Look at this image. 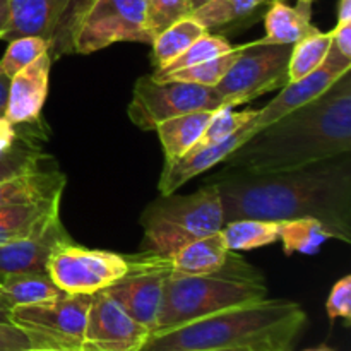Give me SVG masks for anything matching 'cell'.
I'll list each match as a JSON object with an SVG mask.
<instances>
[{
    "label": "cell",
    "mask_w": 351,
    "mask_h": 351,
    "mask_svg": "<svg viewBox=\"0 0 351 351\" xmlns=\"http://www.w3.org/2000/svg\"><path fill=\"white\" fill-rule=\"evenodd\" d=\"M67 177L55 167L41 168L0 182V208L62 197Z\"/></svg>",
    "instance_id": "ac0fdd59"
},
{
    "label": "cell",
    "mask_w": 351,
    "mask_h": 351,
    "mask_svg": "<svg viewBox=\"0 0 351 351\" xmlns=\"http://www.w3.org/2000/svg\"><path fill=\"white\" fill-rule=\"evenodd\" d=\"M69 242L72 239L58 216L36 235L0 245V276L9 273L45 274L51 254Z\"/></svg>",
    "instance_id": "5bb4252c"
},
{
    "label": "cell",
    "mask_w": 351,
    "mask_h": 351,
    "mask_svg": "<svg viewBox=\"0 0 351 351\" xmlns=\"http://www.w3.org/2000/svg\"><path fill=\"white\" fill-rule=\"evenodd\" d=\"M53 60L43 53L36 60L10 77L9 95L3 115L12 123H29L41 119L45 99L48 95L50 69Z\"/></svg>",
    "instance_id": "9a60e30c"
},
{
    "label": "cell",
    "mask_w": 351,
    "mask_h": 351,
    "mask_svg": "<svg viewBox=\"0 0 351 351\" xmlns=\"http://www.w3.org/2000/svg\"><path fill=\"white\" fill-rule=\"evenodd\" d=\"M307 315L297 302L264 298L228 308L161 332H151L139 351H192L225 348L290 350Z\"/></svg>",
    "instance_id": "3957f363"
},
{
    "label": "cell",
    "mask_w": 351,
    "mask_h": 351,
    "mask_svg": "<svg viewBox=\"0 0 351 351\" xmlns=\"http://www.w3.org/2000/svg\"><path fill=\"white\" fill-rule=\"evenodd\" d=\"M312 7L314 0H298L295 7L283 0H273L264 17L266 36L261 40L273 45H295L314 34L319 29L312 24Z\"/></svg>",
    "instance_id": "d6986e66"
},
{
    "label": "cell",
    "mask_w": 351,
    "mask_h": 351,
    "mask_svg": "<svg viewBox=\"0 0 351 351\" xmlns=\"http://www.w3.org/2000/svg\"><path fill=\"white\" fill-rule=\"evenodd\" d=\"M170 271L167 257L141 252L134 256L132 271L105 288V291L134 321L153 332L163 302L165 281Z\"/></svg>",
    "instance_id": "8fae6325"
},
{
    "label": "cell",
    "mask_w": 351,
    "mask_h": 351,
    "mask_svg": "<svg viewBox=\"0 0 351 351\" xmlns=\"http://www.w3.org/2000/svg\"><path fill=\"white\" fill-rule=\"evenodd\" d=\"M256 117H257V110L233 112V108H230V106H221V108H218L215 113H213L208 127H206L202 136L199 137L197 143L194 144V147H192L189 153L204 149V147H209V146H215V144L218 143H223V141L228 139L230 136H233L237 130H240L242 127H245L247 123L252 122Z\"/></svg>",
    "instance_id": "f546056e"
},
{
    "label": "cell",
    "mask_w": 351,
    "mask_h": 351,
    "mask_svg": "<svg viewBox=\"0 0 351 351\" xmlns=\"http://www.w3.org/2000/svg\"><path fill=\"white\" fill-rule=\"evenodd\" d=\"M293 45H273L263 40L242 45L215 91L226 106L245 105L266 93L276 91L290 82L288 62Z\"/></svg>",
    "instance_id": "8992f818"
},
{
    "label": "cell",
    "mask_w": 351,
    "mask_h": 351,
    "mask_svg": "<svg viewBox=\"0 0 351 351\" xmlns=\"http://www.w3.org/2000/svg\"><path fill=\"white\" fill-rule=\"evenodd\" d=\"M29 350H40V346L24 329L12 322H0V351Z\"/></svg>",
    "instance_id": "e575fe53"
},
{
    "label": "cell",
    "mask_w": 351,
    "mask_h": 351,
    "mask_svg": "<svg viewBox=\"0 0 351 351\" xmlns=\"http://www.w3.org/2000/svg\"><path fill=\"white\" fill-rule=\"evenodd\" d=\"M326 311L331 321L345 319L350 322L351 319V276H345L338 280L329 293L326 302Z\"/></svg>",
    "instance_id": "836d02e7"
},
{
    "label": "cell",
    "mask_w": 351,
    "mask_h": 351,
    "mask_svg": "<svg viewBox=\"0 0 351 351\" xmlns=\"http://www.w3.org/2000/svg\"><path fill=\"white\" fill-rule=\"evenodd\" d=\"M242 47H233L232 50L226 51V53L219 55V57L211 58L208 62H202V64L192 65V67L178 69V71L171 72H154L153 77L156 81L168 82V81H178V82H191V84H199L206 86V88H215L219 81L223 79V75L228 72V69L232 67L233 62L239 57Z\"/></svg>",
    "instance_id": "83f0119b"
},
{
    "label": "cell",
    "mask_w": 351,
    "mask_h": 351,
    "mask_svg": "<svg viewBox=\"0 0 351 351\" xmlns=\"http://www.w3.org/2000/svg\"><path fill=\"white\" fill-rule=\"evenodd\" d=\"M192 351H273L266 348H252V346H242V348H225V350H192Z\"/></svg>",
    "instance_id": "60d3db41"
},
{
    "label": "cell",
    "mask_w": 351,
    "mask_h": 351,
    "mask_svg": "<svg viewBox=\"0 0 351 351\" xmlns=\"http://www.w3.org/2000/svg\"><path fill=\"white\" fill-rule=\"evenodd\" d=\"M254 120L250 123H247L245 127H242L240 130H237L233 136H230L228 139H225L223 143L204 147V149L192 151V153L184 154L180 160L171 161V163H165L160 182H158L160 194H173L177 189H180L182 185L187 184L189 180H192V178L197 177V175L204 173V171L211 170L216 165L223 163L237 147L242 146L249 137H252L254 134L257 132L256 127H254Z\"/></svg>",
    "instance_id": "2e32d148"
},
{
    "label": "cell",
    "mask_w": 351,
    "mask_h": 351,
    "mask_svg": "<svg viewBox=\"0 0 351 351\" xmlns=\"http://www.w3.org/2000/svg\"><path fill=\"white\" fill-rule=\"evenodd\" d=\"M65 295L47 273H9L0 276V304L9 312L19 305L43 304Z\"/></svg>",
    "instance_id": "7402d4cb"
},
{
    "label": "cell",
    "mask_w": 351,
    "mask_h": 351,
    "mask_svg": "<svg viewBox=\"0 0 351 351\" xmlns=\"http://www.w3.org/2000/svg\"><path fill=\"white\" fill-rule=\"evenodd\" d=\"M149 335L101 290L93 295L81 351H139Z\"/></svg>",
    "instance_id": "7c38bea8"
},
{
    "label": "cell",
    "mask_w": 351,
    "mask_h": 351,
    "mask_svg": "<svg viewBox=\"0 0 351 351\" xmlns=\"http://www.w3.org/2000/svg\"><path fill=\"white\" fill-rule=\"evenodd\" d=\"M273 0H209L191 14L206 31L223 29V27L240 24L247 17L254 16L257 9Z\"/></svg>",
    "instance_id": "484cf974"
},
{
    "label": "cell",
    "mask_w": 351,
    "mask_h": 351,
    "mask_svg": "<svg viewBox=\"0 0 351 351\" xmlns=\"http://www.w3.org/2000/svg\"><path fill=\"white\" fill-rule=\"evenodd\" d=\"M208 182L219 192L223 225L314 218L331 239L351 243V153L274 173L221 170Z\"/></svg>",
    "instance_id": "6da1fadb"
},
{
    "label": "cell",
    "mask_w": 351,
    "mask_h": 351,
    "mask_svg": "<svg viewBox=\"0 0 351 351\" xmlns=\"http://www.w3.org/2000/svg\"><path fill=\"white\" fill-rule=\"evenodd\" d=\"M331 239L321 221L314 218H297L281 223L280 240L283 243L285 256L291 254H315Z\"/></svg>",
    "instance_id": "4316f807"
},
{
    "label": "cell",
    "mask_w": 351,
    "mask_h": 351,
    "mask_svg": "<svg viewBox=\"0 0 351 351\" xmlns=\"http://www.w3.org/2000/svg\"><path fill=\"white\" fill-rule=\"evenodd\" d=\"M48 50H50V45L40 36L27 34V36L14 38L9 41V47L0 60V72L10 79L31 62L36 60L38 57L48 53Z\"/></svg>",
    "instance_id": "4dcf8cb0"
},
{
    "label": "cell",
    "mask_w": 351,
    "mask_h": 351,
    "mask_svg": "<svg viewBox=\"0 0 351 351\" xmlns=\"http://www.w3.org/2000/svg\"><path fill=\"white\" fill-rule=\"evenodd\" d=\"M230 252L232 250L226 247L221 232H216L213 235L202 237V239L192 240L182 245L168 257V263L173 273L202 276V274H211L221 269Z\"/></svg>",
    "instance_id": "44dd1931"
},
{
    "label": "cell",
    "mask_w": 351,
    "mask_h": 351,
    "mask_svg": "<svg viewBox=\"0 0 351 351\" xmlns=\"http://www.w3.org/2000/svg\"><path fill=\"white\" fill-rule=\"evenodd\" d=\"M144 2H146L147 31L153 40L168 26L191 16L194 10L191 0H144Z\"/></svg>",
    "instance_id": "d6a6232c"
},
{
    "label": "cell",
    "mask_w": 351,
    "mask_h": 351,
    "mask_svg": "<svg viewBox=\"0 0 351 351\" xmlns=\"http://www.w3.org/2000/svg\"><path fill=\"white\" fill-rule=\"evenodd\" d=\"M215 112L216 110H201V112L185 113V115L165 120L154 129L163 146L165 160H167L165 163L180 160L194 147Z\"/></svg>",
    "instance_id": "603a6c76"
},
{
    "label": "cell",
    "mask_w": 351,
    "mask_h": 351,
    "mask_svg": "<svg viewBox=\"0 0 351 351\" xmlns=\"http://www.w3.org/2000/svg\"><path fill=\"white\" fill-rule=\"evenodd\" d=\"M10 21V2L9 0H0V40L5 34Z\"/></svg>",
    "instance_id": "74e56055"
},
{
    "label": "cell",
    "mask_w": 351,
    "mask_h": 351,
    "mask_svg": "<svg viewBox=\"0 0 351 351\" xmlns=\"http://www.w3.org/2000/svg\"><path fill=\"white\" fill-rule=\"evenodd\" d=\"M0 322H10V312H9V308L3 307L2 304H0Z\"/></svg>",
    "instance_id": "b9f144b4"
},
{
    "label": "cell",
    "mask_w": 351,
    "mask_h": 351,
    "mask_svg": "<svg viewBox=\"0 0 351 351\" xmlns=\"http://www.w3.org/2000/svg\"><path fill=\"white\" fill-rule=\"evenodd\" d=\"M141 252L170 257L192 240L213 235L223 226V208L218 189L213 184L187 195H161L141 216Z\"/></svg>",
    "instance_id": "5b68a950"
},
{
    "label": "cell",
    "mask_w": 351,
    "mask_h": 351,
    "mask_svg": "<svg viewBox=\"0 0 351 351\" xmlns=\"http://www.w3.org/2000/svg\"><path fill=\"white\" fill-rule=\"evenodd\" d=\"M93 295H65L51 302L10 308V322L40 348L81 350Z\"/></svg>",
    "instance_id": "30bf717a"
},
{
    "label": "cell",
    "mask_w": 351,
    "mask_h": 351,
    "mask_svg": "<svg viewBox=\"0 0 351 351\" xmlns=\"http://www.w3.org/2000/svg\"><path fill=\"white\" fill-rule=\"evenodd\" d=\"M209 0H191V3H192V9H199V7H202L204 5V3H208ZM194 10H192V12H194Z\"/></svg>",
    "instance_id": "7bdbcfd3"
},
{
    "label": "cell",
    "mask_w": 351,
    "mask_h": 351,
    "mask_svg": "<svg viewBox=\"0 0 351 351\" xmlns=\"http://www.w3.org/2000/svg\"><path fill=\"white\" fill-rule=\"evenodd\" d=\"M283 221L267 219H235L221 226V237L232 252L237 250H254L273 245L280 240V230Z\"/></svg>",
    "instance_id": "d4e9b609"
},
{
    "label": "cell",
    "mask_w": 351,
    "mask_h": 351,
    "mask_svg": "<svg viewBox=\"0 0 351 351\" xmlns=\"http://www.w3.org/2000/svg\"><path fill=\"white\" fill-rule=\"evenodd\" d=\"M62 197L0 208V245L36 235L60 216Z\"/></svg>",
    "instance_id": "ffe728a7"
},
{
    "label": "cell",
    "mask_w": 351,
    "mask_h": 351,
    "mask_svg": "<svg viewBox=\"0 0 351 351\" xmlns=\"http://www.w3.org/2000/svg\"><path fill=\"white\" fill-rule=\"evenodd\" d=\"M331 45L339 53L351 58V23L336 24L331 31Z\"/></svg>",
    "instance_id": "d590c367"
},
{
    "label": "cell",
    "mask_w": 351,
    "mask_h": 351,
    "mask_svg": "<svg viewBox=\"0 0 351 351\" xmlns=\"http://www.w3.org/2000/svg\"><path fill=\"white\" fill-rule=\"evenodd\" d=\"M153 43L144 0H93L72 34V53L89 55L113 43Z\"/></svg>",
    "instance_id": "52a82bcc"
},
{
    "label": "cell",
    "mask_w": 351,
    "mask_h": 351,
    "mask_svg": "<svg viewBox=\"0 0 351 351\" xmlns=\"http://www.w3.org/2000/svg\"><path fill=\"white\" fill-rule=\"evenodd\" d=\"M351 153V74L324 95L257 130L223 163V170L274 173Z\"/></svg>",
    "instance_id": "7a4b0ae2"
},
{
    "label": "cell",
    "mask_w": 351,
    "mask_h": 351,
    "mask_svg": "<svg viewBox=\"0 0 351 351\" xmlns=\"http://www.w3.org/2000/svg\"><path fill=\"white\" fill-rule=\"evenodd\" d=\"M331 48V31L322 33L315 31L314 34H308L304 40L297 41L291 48L290 62H288V79L298 81L305 75L317 71Z\"/></svg>",
    "instance_id": "f1b7e54d"
},
{
    "label": "cell",
    "mask_w": 351,
    "mask_h": 351,
    "mask_svg": "<svg viewBox=\"0 0 351 351\" xmlns=\"http://www.w3.org/2000/svg\"><path fill=\"white\" fill-rule=\"evenodd\" d=\"M91 2H93V0H81V10H82V14H84L86 10H88V7L91 5ZM82 14H81V17H82Z\"/></svg>",
    "instance_id": "ee69618b"
},
{
    "label": "cell",
    "mask_w": 351,
    "mask_h": 351,
    "mask_svg": "<svg viewBox=\"0 0 351 351\" xmlns=\"http://www.w3.org/2000/svg\"><path fill=\"white\" fill-rule=\"evenodd\" d=\"M9 82H10V79L0 72V113L5 112L7 95H9Z\"/></svg>",
    "instance_id": "ab89813d"
},
{
    "label": "cell",
    "mask_w": 351,
    "mask_h": 351,
    "mask_svg": "<svg viewBox=\"0 0 351 351\" xmlns=\"http://www.w3.org/2000/svg\"><path fill=\"white\" fill-rule=\"evenodd\" d=\"M29 351H81V350H60V348H40V350H29Z\"/></svg>",
    "instance_id": "f6af8a7d"
},
{
    "label": "cell",
    "mask_w": 351,
    "mask_h": 351,
    "mask_svg": "<svg viewBox=\"0 0 351 351\" xmlns=\"http://www.w3.org/2000/svg\"><path fill=\"white\" fill-rule=\"evenodd\" d=\"M134 257L108 250L86 249L72 242L50 256L47 273L67 295H95L132 271Z\"/></svg>",
    "instance_id": "9c48e42d"
},
{
    "label": "cell",
    "mask_w": 351,
    "mask_h": 351,
    "mask_svg": "<svg viewBox=\"0 0 351 351\" xmlns=\"http://www.w3.org/2000/svg\"><path fill=\"white\" fill-rule=\"evenodd\" d=\"M350 69L351 58L339 53L331 45L324 58V64L317 71L298 79V81H290L280 89V93L264 108L257 110V117L254 120L256 130L276 122L278 119L288 115L290 112L307 105V103L314 101L315 98L324 95Z\"/></svg>",
    "instance_id": "4fadbf2b"
},
{
    "label": "cell",
    "mask_w": 351,
    "mask_h": 351,
    "mask_svg": "<svg viewBox=\"0 0 351 351\" xmlns=\"http://www.w3.org/2000/svg\"><path fill=\"white\" fill-rule=\"evenodd\" d=\"M47 134L48 129L41 119L19 123V137L14 146L0 156V182L57 165L53 156L45 153L41 147V141L47 139Z\"/></svg>",
    "instance_id": "e0dca14e"
},
{
    "label": "cell",
    "mask_w": 351,
    "mask_h": 351,
    "mask_svg": "<svg viewBox=\"0 0 351 351\" xmlns=\"http://www.w3.org/2000/svg\"><path fill=\"white\" fill-rule=\"evenodd\" d=\"M19 137V123H12L7 120L3 113H0V156L5 154Z\"/></svg>",
    "instance_id": "8d00e7d4"
},
{
    "label": "cell",
    "mask_w": 351,
    "mask_h": 351,
    "mask_svg": "<svg viewBox=\"0 0 351 351\" xmlns=\"http://www.w3.org/2000/svg\"><path fill=\"white\" fill-rule=\"evenodd\" d=\"M264 298H267V287L259 269L230 252L226 263L216 273L189 276L170 271L153 332L168 331Z\"/></svg>",
    "instance_id": "277c9868"
},
{
    "label": "cell",
    "mask_w": 351,
    "mask_h": 351,
    "mask_svg": "<svg viewBox=\"0 0 351 351\" xmlns=\"http://www.w3.org/2000/svg\"><path fill=\"white\" fill-rule=\"evenodd\" d=\"M351 23V0H339L338 24Z\"/></svg>",
    "instance_id": "f35d334b"
},
{
    "label": "cell",
    "mask_w": 351,
    "mask_h": 351,
    "mask_svg": "<svg viewBox=\"0 0 351 351\" xmlns=\"http://www.w3.org/2000/svg\"><path fill=\"white\" fill-rule=\"evenodd\" d=\"M232 45L228 43V40L218 36V34L213 33H204L199 40H195L180 57L175 58L167 69L163 71H154V72H171L178 71V69L192 67V65L202 64V62H208L211 58L219 57V55L226 53V51L232 50Z\"/></svg>",
    "instance_id": "1f68e13d"
},
{
    "label": "cell",
    "mask_w": 351,
    "mask_h": 351,
    "mask_svg": "<svg viewBox=\"0 0 351 351\" xmlns=\"http://www.w3.org/2000/svg\"><path fill=\"white\" fill-rule=\"evenodd\" d=\"M285 351H291V350H285ZM304 351H332L331 348H328V346H319V348H314V350H304Z\"/></svg>",
    "instance_id": "bcb514c9"
},
{
    "label": "cell",
    "mask_w": 351,
    "mask_h": 351,
    "mask_svg": "<svg viewBox=\"0 0 351 351\" xmlns=\"http://www.w3.org/2000/svg\"><path fill=\"white\" fill-rule=\"evenodd\" d=\"M204 33H208L206 27L199 24L192 16L184 17V19L177 21L167 29L161 31L151 43V47H153L151 58H153L154 71L167 69L175 58L180 57Z\"/></svg>",
    "instance_id": "cb8c5ba5"
},
{
    "label": "cell",
    "mask_w": 351,
    "mask_h": 351,
    "mask_svg": "<svg viewBox=\"0 0 351 351\" xmlns=\"http://www.w3.org/2000/svg\"><path fill=\"white\" fill-rule=\"evenodd\" d=\"M226 106L215 88L191 82L156 81L153 75L137 79L129 103V119L143 130H154L161 122L173 117L201 110H218Z\"/></svg>",
    "instance_id": "ba28073f"
}]
</instances>
